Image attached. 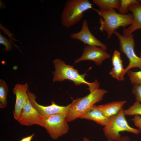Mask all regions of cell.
I'll return each instance as SVG.
<instances>
[{"mask_svg": "<svg viewBox=\"0 0 141 141\" xmlns=\"http://www.w3.org/2000/svg\"><path fill=\"white\" fill-rule=\"evenodd\" d=\"M126 102L125 101H113L96 106L106 116L109 118L118 113Z\"/></svg>", "mask_w": 141, "mask_h": 141, "instance_id": "16", "label": "cell"}, {"mask_svg": "<svg viewBox=\"0 0 141 141\" xmlns=\"http://www.w3.org/2000/svg\"><path fill=\"white\" fill-rule=\"evenodd\" d=\"M93 4L98 7L100 10L109 11L114 9L119 10L120 0H93Z\"/></svg>", "mask_w": 141, "mask_h": 141, "instance_id": "17", "label": "cell"}, {"mask_svg": "<svg viewBox=\"0 0 141 141\" xmlns=\"http://www.w3.org/2000/svg\"><path fill=\"white\" fill-rule=\"evenodd\" d=\"M107 92L105 89L98 88L85 96L73 100L66 115L67 121L70 122L79 118L95 103L102 100Z\"/></svg>", "mask_w": 141, "mask_h": 141, "instance_id": "2", "label": "cell"}, {"mask_svg": "<svg viewBox=\"0 0 141 141\" xmlns=\"http://www.w3.org/2000/svg\"><path fill=\"white\" fill-rule=\"evenodd\" d=\"M124 110L123 108L116 114L109 118L104 126V134L108 139L119 141L121 137L120 132H127L136 135L140 133L139 130L128 124L125 117Z\"/></svg>", "mask_w": 141, "mask_h": 141, "instance_id": "5", "label": "cell"}, {"mask_svg": "<svg viewBox=\"0 0 141 141\" xmlns=\"http://www.w3.org/2000/svg\"><path fill=\"white\" fill-rule=\"evenodd\" d=\"M132 92L135 96L136 101L141 104V85H133Z\"/></svg>", "mask_w": 141, "mask_h": 141, "instance_id": "23", "label": "cell"}, {"mask_svg": "<svg viewBox=\"0 0 141 141\" xmlns=\"http://www.w3.org/2000/svg\"><path fill=\"white\" fill-rule=\"evenodd\" d=\"M83 141H90L89 139L86 137H84L83 138Z\"/></svg>", "mask_w": 141, "mask_h": 141, "instance_id": "28", "label": "cell"}, {"mask_svg": "<svg viewBox=\"0 0 141 141\" xmlns=\"http://www.w3.org/2000/svg\"><path fill=\"white\" fill-rule=\"evenodd\" d=\"M8 90L5 82L2 79L0 80V108H4L7 104V96Z\"/></svg>", "mask_w": 141, "mask_h": 141, "instance_id": "18", "label": "cell"}, {"mask_svg": "<svg viewBox=\"0 0 141 141\" xmlns=\"http://www.w3.org/2000/svg\"><path fill=\"white\" fill-rule=\"evenodd\" d=\"M110 57V54L101 47L86 45L83 49L81 56L75 60V64L83 61L89 60L94 61L97 65H100L104 61Z\"/></svg>", "mask_w": 141, "mask_h": 141, "instance_id": "10", "label": "cell"}, {"mask_svg": "<svg viewBox=\"0 0 141 141\" xmlns=\"http://www.w3.org/2000/svg\"><path fill=\"white\" fill-rule=\"evenodd\" d=\"M44 118V116L33 106L28 98L17 120L22 125L29 126L37 125L43 127Z\"/></svg>", "mask_w": 141, "mask_h": 141, "instance_id": "8", "label": "cell"}, {"mask_svg": "<svg viewBox=\"0 0 141 141\" xmlns=\"http://www.w3.org/2000/svg\"><path fill=\"white\" fill-rule=\"evenodd\" d=\"M129 10L132 13L133 22L129 27L123 29V35L127 36L141 29V4L139 3L131 4L129 7Z\"/></svg>", "mask_w": 141, "mask_h": 141, "instance_id": "13", "label": "cell"}, {"mask_svg": "<svg viewBox=\"0 0 141 141\" xmlns=\"http://www.w3.org/2000/svg\"><path fill=\"white\" fill-rule=\"evenodd\" d=\"M28 84H16L13 89V92L16 96V102L13 111V116L17 120L20 117L23 107L28 98L27 94Z\"/></svg>", "mask_w": 141, "mask_h": 141, "instance_id": "12", "label": "cell"}, {"mask_svg": "<svg viewBox=\"0 0 141 141\" xmlns=\"http://www.w3.org/2000/svg\"><path fill=\"white\" fill-rule=\"evenodd\" d=\"M92 120L100 125L104 126L107 124L109 118L106 116L94 105L86 111L79 118Z\"/></svg>", "mask_w": 141, "mask_h": 141, "instance_id": "14", "label": "cell"}, {"mask_svg": "<svg viewBox=\"0 0 141 141\" xmlns=\"http://www.w3.org/2000/svg\"><path fill=\"white\" fill-rule=\"evenodd\" d=\"M127 73L132 84L133 85H141V70L134 72L130 70Z\"/></svg>", "mask_w": 141, "mask_h": 141, "instance_id": "20", "label": "cell"}, {"mask_svg": "<svg viewBox=\"0 0 141 141\" xmlns=\"http://www.w3.org/2000/svg\"><path fill=\"white\" fill-rule=\"evenodd\" d=\"M53 63L55 68V71L53 72V82H62L67 79L73 81L76 85L84 84L88 86V89L90 92L98 88L99 85L97 80L91 83L85 80L86 73L80 74L78 70L74 69L72 66L67 65L60 59H55Z\"/></svg>", "mask_w": 141, "mask_h": 141, "instance_id": "1", "label": "cell"}, {"mask_svg": "<svg viewBox=\"0 0 141 141\" xmlns=\"http://www.w3.org/2000/svg\"><path fill=\"white\" fill-rule=\"evenodd\" d=\"M140 57H141V52L140 53Z\"/></svg>", "mask_w": 141, "mask_h": 141, "instance_id": "30", "label": "cell"}, {"mask_svg": "<svg viewBox=\"0 0 141 141\" xmlns=\"http://www.w3.org/2000/svg\"><path fill=\"white\" fill-rule=\"evenodd\" d=\"M135 125L139 130L141 131V117L139 115H135L132 119Z\"/></svg>", "mask_w": 141, "mask_h": 141, "instance_id": "24", "label": "cell"}, {"mask_svg": "<svg viewBox=\"0 0 141 141\" xmlns=\"http://www.w3.org/2000/svg\"><path fill=\"white\" fill-rule=\"evenodd\" d=\"M108 141H112V140L110 139H108ZM119 141H131V140L129 137L126 136H124L121 137Z\"/></svg>", "mask_w": 141, "mask_h": 141, "instance_id": "26", "label": "cell"}, {"mask_svg": "<svg viewBox=\"0 0 141 141\" xmlns=\"http://www.w3.org/2000/svg\"><path fill=\"white\" fill-rule=\"evenodd\" d=\"M125 116L141 115V104L136 101L132 105L124 110Z\"/></svg>", "mask_w": 141, "mask_h": 141, "instance_id": "19", "label": "cell"}, {"mask_svg": "<svg viewBox=\"0 0 141 141\" xmlns=\"http://www.w3.org/2000/svg\"><path fill=\"white\" fill-rule=\"evenodd\" d=\"M6 7V6L4 3H3L2 1H0V8H4Z\"/></svg>", "mask_w": 141, "mask_h": 141, "instance_id": "27", "label": "cell"}, {"mask_svg": "<svg viewBox=\"0 0 141 141\" xmlns=\"http://www.w3.org/2000/svg\"><path fill=\"white\" fill-rule=\"evenodd\" d=\"M0 43L3 44L5 46L4 51H11L12 49V46L11 43V41L7 39L5 37L2 36L0 33Z\"/></svg>", "mask_w": 141, "mask_h": 141, "instance_id": "22", "label": "cell"}, {"mask_svg": "<svg viewBox=\"0 0 141 141\" xmlns=\"http://www.w3.org/2000/svg\"><path fill=\"white\" fill-rule=\"evenodd\" d=\"M139 3L138 0H121L119 10L120 14H127L129 10V6L131 4Z\"/></svg>", "mask_w": 141, "mask_h": 141, "instance_id": "21", "label": "cell"}, {"mask_svg": "<svg viewBox=\"0 0 141 141\" xmlns=\"http://www.w3.org/2000/svg\"><path fill=\"white\" fill-rule=\"evenodd\" d=\"M92 8L88 0L67 1L61 14L62 24L67 28L71 27L81 20L85 11Z\"/></svg>", "mask_w": 141, "mask_h": 141, "instance_id": "4", "label": "cell"}, {"mask_svg": "<svg viewBox=\"0 0 141 141\" xmlns=\"http://www.w3.org/2000/svg\"><path fill=\"white\" fill-rule=\"evenodd\" d=\"M114 34L119 40L120 50L126 55L129 61V64L125 69L121 77V81H124V75L131 69L137 68L141 70V57L138 56L135 53V42L133 34L129 36H125L116 31Z\"/></svg>", "mask_w": 141, "mask_h": 141, "instance_id": "6", "label": "cell"}, {"mask_svg": "<svg viewBox=\"0 0 141 141\" xmlns=\"http://www.w3.org/2000/svg\"><path fill=\"white\" fill-rule=\"evenodd\" d=\"M138 2L139 3L141 4V0H138Z\"/></svg>", "mask_w": 141, "mask_h": 141, "instance_id": "29", "label": "cell"}, {"mask_svg": "<svg viewBox=\"0 0 141 141\" xmlns=\"http://www.w3.org/2000/svg\"><path fill=\"white\" fill-rule=\"evenodd\" d=\"M111 60L113 67L109 72V74L114 78L121 81V77L125 69L120 53L118 50H115L113 52Z\"/></svg>", "mask_w": 141, "mask_h": 141, "instance_id": "15", "label": "cell"}, {"mask_svg": "<svg viewBox=\"0 0 141 141\" xmlns=\"http://www.w3.org/2000/svg\"><path fill=\"white\" fill-rule=\"evenodd\" d=\"M27 94L29 100L33 106L44 117L56 114L67 115L70 104L66 106H60L56 104L52 101L51 105L45 106L38 104L36 101V97L33 93L27 91Z\"/></svg>", "mask_w": 141, "mask_h": 141, "instance_id": "9", "label": "cell"}, {"mask_svg": "<svg viewBox=\"0 0 141 141\" xmlns=\"http://www.w3.org/2000/svg\"><path fill=\"white\" fill-rule=\"evenodd\" d=\"M34 135V134L33 133L28 136L24 137L19 141H31Z\"/></svg>", "mask_w": 141, "mask_h": 141, "instance_id": "25", "label": "cell"}, {"mask_svg": "<svg viewBox=\"0 0 141 141\" xmlns=\"http://www.w3.org/2000/svg\"><path fill=\"white\" fill-rule=\"evenodd\" d=\"M70 37L72 39L78 40L88 46L100 47L106 50L107 49L105 45L98 40L91 33L88 27L87 21L86 20H83L80 31L72 34Z\"/></svg>", "mask_w": 141, "mask_h": 141, "instance_id": "11", "label": "cell"}, {"mask_svg": "<svg viewBox=\"0 0 141 141\" xmlns=\"http://www.w3.org/2000/svg\"><path fill=\"white\" fill-rule=\"evenodd\" d=\"M66 115L56 114L44 117L43 127L54 140L66 134L69 130Z\"/></svg>", "mask_w": 141, "mask_h": 141, "instance_id": "7", "label": "cell"}, {"mask_svg": "<svg viewBox=\"0 0 141 141\" xmlns=\"http://www.w3.org/2000/svg\"><path fill=\"white\" fill-rule=\"evenodd\" d=\"M103 18H100L99 29L107 33V37L110 39L115 30L119 27H125L131 25L133 22L132 14H123L116 12L114 9L109 11H103L95 9Z\"/></svg>", "mask_w": 141, "mask_h": 141, "instance_id": "3", "label": "cell"}]
</instances>
